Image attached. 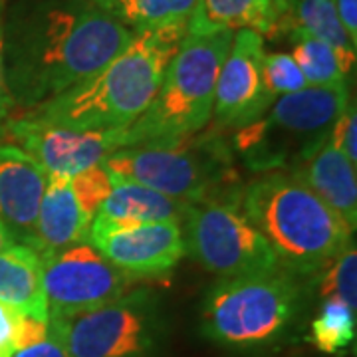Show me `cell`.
<instances>
[{
    "label": "cell",
    "instance_id": "cell-26",
    "mask_svg": "<svg viewBox=\"0 0 357 357\" xmlns=\"http://www.w3.org/2000/svg\"><path fill=\"white\" fill-rule=\"evenodd\" d=\"M112 189H114V178L103 165L89 167L72 177V191L76 195L77 204L84 217L89 220V225L100 213V206L109 197Z\"/></svg>",
    "mask_w": 357,
    "mask_h": 357
},
{
    "label": "cell",
    "instance_id": "cell-18",
    "mask_svg": "<svg viewBox=\"0 0 357 357\" xmlns=\"http://www.w3.org/2000/svg\"><path fill=\"white\" fill-rule=\"evenodd\" d=\"M255 30L276 36L280 20L272 0H199L187 22V34L206 36L218 32Z\"/></svg>",
    "mask_w": 357,
    "mask_h": 357
},
{
    "label": "cell",
    "instance_id": "cell-13",
    "mask_svg": "<svg viewBox=\"0 0 357 357\" xmlns=\"http://www.w3.org/2000/svg\"><path fill=\"white\" fill-rule=\"evenodd\" d=\"M264 56V36L255 30H238L232 34L215 89L213 119L217 128H244L262 117L274 103L262 84Z\"/></svg>",
    "mask_w": 357,
    "mask_h": 357
},
{
    "label": "cell",
    "instance_id": "cell-11",
    "mask_svg": "<svg viewBox=\"0 0 357 357\" xmlns=\"http://www.w3.org/2000/svg\"><path fill=\"white\" fill-rule=\"evenodd\" d=\"M86 243L133 280L165 276L187 255L181 225L173 222L135 225L93 218Z\"/></svg>",
    "mask_w": 357,
    "mask_h": 357
},
{
    "label": "cell",
    "instance_id": "cell-20",
    "mask_svg": "<svg viewBox=\"0 0 357 357\" xmlns=\"http://www.w3.org/2000/svg\"><path fill=\"white\" fill-rule=\"evenodd\" d=\"M286 24H290L292 32H302L332 46L349 77L356 68L357 44L345 32L333 0H296Z\"/></svg>",
    "mask_w": 357,
    "mask_h": 357
},
{
    "label": "cell",
    "instance_id": "cell-29",
    "mask_svg": "<svg viewBox=\"0 0 357 357\" xmlns=\"http://www.w3.org/2000/svg\"><path fill=\"white\" fill-rule=\"evenodd\" d=\"M48 326H50V321H48ZM13 357H70V354H68V347L62 342V337L54 332V328L50 326L48 337H44L38 344L20 347Z\"/></svg>",
    "mask_w": 357,
    "mask_h": 357
},
{
    "label": "cell",
    "instance_id": "cell-7",
    "mask_svg": "<svg viewBox=\"0 0 357 357\" xmlns=\"http://www.w3.org/2000/svg\"><path fill=\"white\" fill-rule=\"evenodd\" d=\"M300 307L296 274L284 266L220 278L204 296L201 332L229 347L252 349L278 342Z\"/></svg>",
    "mask_w": 357,
    "mask_h": 357
},
{
    "label": "cell",
    "instance_id": "cell-4",
    "mask_svg": "<svg viewBox=\"0 0 357 357\" xmlns=\"http://www.w3.org/2000/svg\"><path fill=\"white\" fill-rule=\"evenodd\" d=\"M230 42L232 32L183 38L153 102L126 129V147L175 143L206 129Z\"/></svg>",
    "mask_w": 357,
    "mask_h": 357
},
{
    "label": "cell",
    "instance_id": "cell-23",
    "mask_svg": "<svg viewBox=\"0 0 357 357\" xmlns=\"http://www.w3.org/2000/svg\"><path fill=\"white\" fill-rule=\"evenodd\" d=\"M310 337L324 354H337L356 340V310L342 300H324L312 321Z\"/></svg>",
    "mask_w": 357,
    "mask_h": 357
},
{
    "label": "cell",
    "instance_id": "cell-17",
    "mask_svg": "<svg viewBox=\"0 0 357 357\" xmlns=\"http://www.w3.org/2000/svg\"><path fill=\"white\" fill-rule=\"evenodd\" d=\"M0 302L26 318L50 321L42 258L26 244L13 243L0 250Z\"/></svg>",
    "mask_w": 357,
    "mask_h": 357
},
{
    "label": "cell",
    "instance_id": "cell-2",
    "mask_svg": "<svg viewBox=\"0 0 357 357\" xmlns=\"http://www.w3.org/2000/svg\"><path fill=\"white\" fill-rule=\"evenodd\" d=\"M185 36L187 24L135 32L128 46L98 74L22 115L77 131L128 129L153 102L167 66Z\"/></svg>",
    "mask_w": 357,
    "mask_h": 357
},
{
    "label": "cell",
    "instance_id": "cell-1",
    "mask_svg": "<svg viewBox=\"0 0 357 357\" xmlns=\"http://www.w3.org/2000/svg\"><path fill=\"white\" fill-rule=\"evenodd\" d=\"M133 36L93 0H28L4 26V72L14 105L26 112L84 84Z\"/></svg>",
    "mask_w": 357,
    "mask_h": 357
},
{
    "label": "cell",
    "instance_id": "cell-3",
    "mask_svg": "<svg viewBox=\"0 0 357 357\" xmlns=\"http://www.w3.org/2000/svg\"><path fill=\"white\" fill-rule=\"evenodd\" d=\"M238 204L292 274L318 272L354 241L344 218L286 171L260 173Z\"/></svg>",
    "mask_w": 357,
    "mask_h": 357
},
{
    "label": "cell",
    "instance_id": "cell-34",
    "mask_svg": "<svg viewBox=\"0 0 357 357\" xmlns=\"http://www.w3.org/2000/svg\"><path fill=\"white\" fill-rule=\"evenodd\" d=\"M2 4H4V0H0V13H2Z\"/></svg>",
    "mask_w": 357,
    "mask_h": 357
},
{
    "label": "cell",
    "instance_id": "cell-28",
    "mask_svg": "<svg viewBox=\"0 0 357 357\" xmlns=\"http://www.w3.org/2000/svg\"><path fill=\"white\" fill-rule=\"evenodd\" d=\"M357 112L356 105H347L344 114L337 117V121L333 123L330 139L333 145L342 151V153L357 165Z\"/></svg>",
    "mask_w": 357,
    "mask_h": 357
},
{
    "label": "cell",
    "instance_id": "cell-10",
    "mask_svg": "<svg viewBox=\"0 0 357 357\" xmlns=\"http://www.w3.org/2000/svg\"><path fill=\"white\" fill-rule=\"evenodd\" d=\"M42 282L50 319H68L121 298L135 280L84 241L42 256Z\"/></svg>",
    "mask_w": 357,
    "mask_h": 357
},
{
    "label": "cell",
    "instance_id": "cell-21",
    "mask_svg": "<svg viewBox=\"0 0 357 357\" xmlns=\"http://www.w3.org/2000/svg\"><path fill=\"white\" fill-rule=\"evenodd\" d=\"M131 32L187 24L199 0H93Z\"/></svg>",
    "mask_w": 357,
    "mask_h": 357
},
{
    "label": "cell",
    "instance_id": "cell-30",
    "mask_svg": "<svg viewBox=\"0 0 357 357\" xmlns=\"http://www.w3.org/2000/svg\"><path fill=\"white\" fill-rule=\"evenodd\" d=\"M14 107L16 105L10 96V89L6 84V72H4V22H2V13H0V133L4 129V123L10 119Z\"/></svg>",
    "mask_w": 357,
    "mask_h": 357
},
{
    "label": "cell",
    "instance_id": "cell-24",
    "mask_svg": "<svg viewBox=\"0 0 357 357\" xmlns=\"http://www.w3.org/2000/svg\"><path fill=\"white\" fill-rule=\"evenodd\" d=\"M319 296L321 300H342L357 310V250L354 241L321 268Z\"/></svg>",
    "mask_w": 357,
    "mask_h": 357
},
{
    "label": "cell",
    "instance_id": "cell-5",
    "mask_svg": "<svg viewBox=\"0 0 357 357\" xmlns=\"http://www.w3.org/2000/svg\"><path fill=\"white\" fill-rule=\"evenodd\" d=\"M115 181H129L185 204L204 201L238 203L241 191L229 149L215 133H197L165 145H129L102 163Z\"/></svg>",
    "mask_w": 357,
    "mask_h": 357
},
{
    "label": "cell",
    "instance_id": "cell-31",
    "mask_svg": "<svg viewBox=\"0 0 357 357\" xmlns=\"http://www.w3.org/2000/svg\"><path fill=\"white\" fill-rule=\"evenodd\" d=\"M333 4L345 32L357 44V0H333Z\"/></svg>",
    "mask_w": 357,
    "mask_h": 357
},
{
    "label": "cell",
    "instance_id": "cell-15",
    "mask_svg": "<svg viewBox=\"0 0 357 357\" xmlns=\"http://www.w3.org/2000/svg\"><path fill=\"white\" fill-rule=\"evenodd\" d=\"M300 178L307 189L335 211L351 232L357 227V175L356 165L328 137L302 163L286 171Z\"/></svg>",
    "mask_w": 357,
    "mask_h": 357
},
{
    "label": "cell",
    "instance_id": "cell-19",
    "mask_svg": "<svg viewBox=\"0 0 357 357\" xmlns=\"http://www.w3.org/2000/svg\"><path fill=\"white\" fill-rule=\"evenodd\" d=\"M189 204L171 199L163 192L143 187L129 181H115L109 197L100 206L96 218L109 222H173L183 225Z\"/></svg>",
    "mask_w": 357,
    "mask_h": 357
},
{
    "label": "cell",
    "instance_id": "cell-9",
    "mask_svg": "<svg viewBox=\"0 0 357 357\" xmlns=\"http://www.w3.org/2000/svg\"><path fill=\"white\" fill-rule=\"evenodd\" d=\"M181 230L187 255L220 278L282 266L270 243L246 218L238 203L204 201L189 204Z\"/></svg>",
    "mask_w": 357,
    "mask_h": 357
},
{
    "label": "cell",
    "instance_id": "cell-8",
    "mask_svg": "<svg viewBox=\"0 0 357 357\" xmlns=\"http://www.w3.org/2000/svg\"><path fill=\"white\" fill-rule=\"evenodd\" d=\"M70 357H153L165 340V316L149 290L121 298L68 319H50Z\"/></svg>",
    "mask_w": 357,
    "mask_h": 357
},
{
    "label": "cell",
    "instance_id": "cell-22",
    "mask_svg": "<svg viewBox=\"0 0 357 357\" xmlns=\"http://www.w3.org/2000/svg\"><path fill=\"white\" fill-rule=\"evenodd\" d=\"M292 42L294 62L304 74L307 86L324 88V86L347 84L342 62L332 46L302 32H292Z\"/></svg>",
    "mask_w": 357,
    "mask_h": 357
},
{
    "label": "cell",
    "instance_id": "cell-25",
    "mask_svg": "<svg viewBox=\"0 0 357 357\" xmlns=\"http://www.w3.org/2000/svg\"><path fill=\"white\" fill-rule=\"evenodd\" d=\"M262 84L272 102H276L282 96H290L307 88L304 74L288 52H272L264 56Z\"/></svg>",
    "mask_w": 357,
    "mask_h": 357
},
{
    "label": "cell",
    "instance_id": "cell-27",
    "mask_svg": "<svg viewBox=\"0 0 357 357\" xmlns=\"http://www.w3.org/2000/svg\"><path fill=\"white\" fill-rule=\"evenodd\" d=\"M24 318L14 307L0 302V357H13L22 347Z\"/></svg>",
    "mask_w": 357,
    "mask_h": 357
},
{
    "label": "cell",
    "instance_id": "cell-6",
    "mask_svg": "<svg viewBox=\"0 0 357 357\" xmlns=\"http://www.w3.org/2000/svg\"><path fill=\"white\" fill-rule=\"evenodd\" d=\"M347 105V84L282 96L262 117L236 129L234 151L256 173L290 171L330 137Z\"/></svg>",
    "mask_w": 357,
    "mask_h": 357
},
{
    "label": "cell",
    "instance_id": "cell-33",
    "mask_svg": "<svg viewBox=\"0 0 357 357\" xmlns=\"http://www.w3.org/2000/svg\"><path fill=\"white\" fill-rule=\"evenodd\" d=\"M8 244H13V238H10V234L6 232V229L2 227V222H0V250L2 248H6Z\"/></svg>",
    "mask_w": 357,
    "mask_h": 357
},
{
    "label": "cell",
    "instance_id": "cell-32",
    "mask_svg": "<svg viewBox=\"0 0 357 357\" xmlns=\"http://www.w3.org/2000/svg\"><path fill=\"white\" fill-rule=\"evenodd\" d=\"M272 2H274V10H276L278 20H280V30H282L284 24L288 22V16H290V13H292L296 0H272Z\"/></svg>",
    "mask_w": 357,
    "mask_h": 357
},
{
    "label": "cell",
    "instance_id": "cell-16",
    "mask_svg": "<svg viewBox=\"0 0 357 357\" xmlns=\"http://www.w3.org/2000/svg\"><path fill=\"white\" fill-rule=\"evenodd\" d=\"M88 229L89 220L84 217L72 191V177L48 175L32 250L38 252L40 258L66 250L74 244L84 243Z\"/></svg>",
    "mask_w": 357,
    "mask_h": 357
},
{
    "label": "cell",
    "instance_id": "cell-14",
    "mask_svg": "<svg viewBox=\"0 0 357 357\" xmlns=\"http://www.w3.org/2000/svg\"><path fill=\"white\" fill-rule=\"evenodd\" d=\"M48 173L13 143L0 145V222L13 243L34 246Z\"/></svg>",
    "mask_w": 357,
    "mask_h": 357
},
{
    "label": "cell",
    "instance_id": "cell-12",
    "mask_svg": "<svg viewBox=\"0 0 357 357\" xmlns=\"http://www.w3.org/2000/svg\"><path fill=\"white\" fill-rule=\"evenodd\" d=\"M2 131L48 175L64 177H74L89 167L102 165L107 155L126 147V129L77 131L40 123L26 115L8 119Z\"/></svg>",
    "mask_w": 357,
    "mask_h": 357
}]
</instances>
